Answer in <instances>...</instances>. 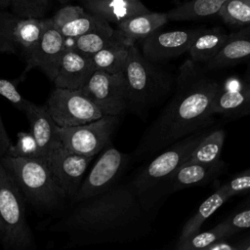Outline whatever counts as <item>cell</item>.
Instances as JSON below:
<instances>
[{"label": "cell", "instance_id": "cell-13", "mask_svg": "<svg viewBox=\"0 0 250 250\" xmlns=\"http://www.w3.org/2000/svg\"><path fill=\"white\" fill-rule=\"evenodd\" d=\"M201 29L156 30L142 40V54L151 62H161L179 57L188 51Z\"/></svg>", "mask_w": 250, "mask_h": 250}, {"label": "cell", "instance_id": "cell-19", "mask_svg": "<svg viewBox=\"0 0 250 250\" xmlns=\"http://www.w3.org/2000/svg\"><path fill=\"white\" fill-rule=\"evenodd\" d=\"M250 111V84L245 82L236 87H227L220 84L215 93L210 112L227 116H240Z\"/></svg>", "mask_w": 250, "mask_h": 250}, {"label": "cell", "instance_id": "cell-12", "mask_svg": "<svg viewBox=\"0 0 250 250\" xmlns=\"http://www.w3.org/2000/svg\"><path fill=\"white\" fill-rule=\"evenodd\" d=\"M94 156L67 150L61 144L46 159L50 170L64 190L66 197L74 198Z\"/></svg>", "mask_w": 250, "mask_h": 250}, {"label": "cell", "instance_id": "cell-41", "mask_svg": "<svg viewBox=\"0 0 250 250\" xmlns=\"http://www.w3.org/2000/svg\"><path fill=\"white\" fill-rule=\"evenodd\" d=\"M11 5V0H0V8H7Z\"/></svg>", "mask_w": 250, "mask_h": 250}, {"label": "cell", "instance_id": "cell-28", "mask_svg": "<svg viewBox=\"0 0 250 250\" xmlns=\"http://www.w3.org/2000/svg\"><path fill=\"white\" fill-rule=\"evenodd\" d=\"M58 29L64 38H75L89 32L108 31L113 28L104 19L85 11L82 15L62 24Z\"/></svg>", "mask_w": 250, "mask_h": 250}, {"label": "cell", "instance_id": "cell-9", "mask_svg": "<svg viewBox=\"0 0 250 250\" xmlns=\"http://www.w3.org/2000/svg\"><path fill=\"white\" fill-rule=\"evenodd\" d=\"M88 175L83 179L74 201L96 196L116 185L129 165L130 156L113 146H106Z\"/></svg>", "mask_w": 250, "mask_h": 250}, {"label": "cell", "instance_id": "cell-20", "mask_svg": "<svg viewBox=\"0 0 250 250\" xmlns=\"http://www.w3.org/2000/svg\"><path fill=\"white\" fill-rule=\"evenodd\" d=\"M82 2L89 13L115 24L149 12L141 0H82Z\"/></svg>", "mask_w": 250, "mask_h": 250}, {"label": "cell", "instance_id": "cell-2", "mask_svg": "<svg viewBox=\"0 0 250 250\" xmlns=\"http://www.w3.org/2000/svg\"><path fill=\"white\" fill-rule=\"evenodd\" d=\"M79 202L53 230L78 232L97 241L130 242L151 229L153 214L144 209L129 183Z\"/></svg>", "mask_w": 250, "mask_h": 250}, {"label": "cell", "instance_id": "cell-32", "mask_svg": "<svg viewBox=\"0 0 250 250\" xmlns=\"http://www.w3.org/2000/svg\"><path fill=\"white\" fill-rule=\"evenodd\" d=\"M15 15L26 19H43L48 8L49 0H11Z\"/></svg>", "mask_w": 250, "mask_h": 250}, {"label": "cell", "instance_id": "cell-31", "mask_svg": "<svg viewBox=\"0 0 250 250\" xmlns=\"http://www.w3.org/2000/svg\"><path fill=\"white\" fill-rule=\"evenodd\" d=\"M6 155L14 156V157L44 159L30 132H24V131H21L18 133L16 144L15 145L12 144Z\"/></svg>", "mask_w": 250, "mask_h": 250}, {"label": "cell", "instance_id": "cell-15", "mask_svg": "<svg viewBox=\"0 0 250 250\" xmlns=\"http://www.w3.org/2000/svg\"><path fill=\"white\" fill-rule=\"evenodd\" d=\"M95 70L96 68L90 56L72 48H66L59 62L52 81L55 87L81 89Z\"/></svg>", "mask_w": 250, "mask_h": 250}, {"label": "cell", "instance_id": "cell-7", "mask_svg": "<svg viewBox=\"0 0 250 250\" xmlns=\"http://www.w3.org/2000/svg\"><path fill=\"white\" fill-rule=\"evenodd\" d=\"M119 117L117 115H104L83 125L71 127L57 125V134L62 146L67 150L82 155L95 156L109 144L119 124Z\"/></svg>", "mask_w": 250, "mask_h": 250}, {"label": "cell", "instance_id": "cell-37", "mask_svg": "<svg viewBox=\"0 0 250 250\" xmlns=\"http://www.w3.org/2000/svg\"><path fill=\"white\" fill-rule=\"evenodd\" d=\"M11 146H12L11 139L5 129V126L0 114V158L7 154Z\"/></svg>", "mask_w": 250, "mask_h": 250}, {"label": "cell", "instance_id": "cell-25", "mask_svg": "<svg viewBox=\"0 0 250 250\" xmlns=\"http://www.w3.org/2000/svg\"><path fill=\"white\" fill-rule=\"evenodd\" d=\"M227 0H189L168 12V21H195L218 15Z\"/></svg>", "mask_w": 250, "mask_h": 250}, {"label": "cell", "instance_id": "cell-5", "mask_svg": "<svg viewBox=\"0 0 250 250\" xmlns=\"http://www.w3.org/2000/svg\"><path fill=\"white\" fill-rule=\"evenodd\" d=\"M0 162L31 204L54 208L66 197L44 159L5 155L0 158Z\"/></svg>", "mask_w": 250, "mask_h": 250}, {"label": "cell", "instance_id": "cell-27", "mask_svg": "<svg viewBox=\"0 0 250 250\" xmlns=\"http://www.w3.org/2000/svg\"><path fill=\"white\" fill-rule=\"evenodd\" d=\"M226 133L223 129L207 132L186 161L213 163L221 158Z\"/></svg>", "mask_w": 250, "mask_h": 250}, {"label": "cell", "instance_id": "cell-16", "mask_svg": "<svg viewBox=\"0 0 250 250\" xmlns=\"http://www.w3.org/2000/svg\"><path fill=\"white\" fill-rule=\"evenodd\" d=\"M22 112L29 122L30 134L46 161L49 155L62 144L57 134V125L45 105L38 106L27 101Z\"/></svg>", "mask_w": 250, "mask_h": 250}, {"label": "cell", "instance_id": "cell-26", "mask_svg": "<svg viewBox=\"0 0 250 250\" xmlns=\"http://www.w3.org/2000/svg\"><path fill=\"white\" fill-rule=\"evenodd\" d=\"M129 44L119 42L107 46L91 58L96 70H102L111 74H122L129 53Z\"/></svg>", "mask_w": 250, "mask_h": 250}, {"label": "cell", "instance_id": "cell-30", "mask_svg": "<svg viewBox=\"0 0 250 250\" xmlns=\"http://www.w3.org/2000/svg\"><path fill=\"white\" fill-rule=\"evenodd\" d=\"M218 15L229 25H250V0H227Z\"/></svg>", "mask_w": 250, "mask_h": 250}, {"label": "cell", "instance_id": "cell-29", "mask_svg": "<svg viewBox=\"0 0 250 250\" xmlns=\"http://www.w3.org/2000/svg\"><path fill=\"white\" fill-rule=\"evenodd\" d=\"M232 236L230 231L228 229L224 222L217 225L215 228L190 235L187 239L178 242L176 248L179 250H195V249H205L207 246L212 244L213 242L223 239L229 238Z\"/></svg>", "mask_w": 250, "mask_h": 250}, {"label": "cell", "instance_id": "cell-21", "mask_svg": "<svg viewBox=\"0 0 250 250\" xmlns=\"http://www.w3.org/2000/svg\"><path fill=\"white\" fill-rule=\"evenodd\" d=\"M167 21L166 13L149 11L118 22L116 29L129 45H133L158 30Z\"/></svg>", "mask_w": 250, "mask_h": 250}, {"label": "cell", "instance_id": "cell-38", "mask_svg": "<svg viewBox=\"0 0 250 250\" xmlns=\"http://www.w3.org/2000/svg\"><path fill=\"white\" fill-rule=\"evenodd\" d=\"M205 250H237L235 244L228 242L226 238L219 239L205 248Z\"/></svg>", "mask_w": 250, "mask_h": 250}, {"label": "cell", "instance_id": "cell-3", "mask_svg": "<svg viewBox=\"0 0 250 250\" xmlns=\"http://www.w3.org/2000/svg\"><path fill=\"white\" fill-rule=\"evenodd\" d=\"M207 128L181 139L158 152L129 182L144 209L153 214L169 196V184L178 168L188 158Z\"/></svg>", "mask_w": 250, "mask_h": 250}, {"label": "cell", "instance_id": "cell-8", "mask_svg": "<svg viewBox=\"0 0 250 250\" xmlns=\"http://www.w3.org/2000/svg\"><path fill=\"white\" fill-rule=\"evenodd\" d=\"M45 107L56 125L61 127L83 125L104 115L82 89L55 87Z\"/></svg>", "mask_w": 250, "mask_h": 250}, {"label": "cell", "instance_id": "cell-4", "mask_svg": "<svg viewBox=\"0 0 250 250\" xmlns=\"http://www.w3.org/2000/svg\"><path fill=\"white\" fill-rule=\"evenodd\" d=\"M127 97V111L145 116L169 95L175 79L172 74L146 60L136 44L129 46L123 70Z\"/></svg>", "mask_w": 250, "mask_h": 250}, {"label": "cell", "instance_id": "cell-11", "mask_svg": "<svg viewBox=\"0 0 250 250\" xmlns=\"http://www.w3.org/2000/svg\"><path fill=\"white\" fill-rule=\"evenodd\" d=\"M104 115H117L127 111V97L122 74L95 70L81 88Z\"/></svg>", "mask_w": 250, "mask_h": 250}, {"label": "cell", "instance_id": "cell-33", "mask_svg": "<svg viewBox=\"0 0 250 250\" xmlns=\"http://www.w3.org/2000/svg\"><path fill=\"white\" fill-rule=\"evenodd\" d=\"M0 97L6 99L15 107L21 111L28 101L21 95L14 82L2 77H0Z\"/></svg>", "mask_w": 250, "mask_h": 250}, {"label": "cell", "instance_id": "cell-22", "mask_svg": "<svg viewBox=\"0 0 250 250\" xmlns=\"http://www.w3.org/2000/svg\"><path fill=\"white\" fill-rule=\"evenodd\" d=\"M228 33L221 27L201 29L193 39L189 49V60L195 63L210 62L222 49Z\"/></svg>", "mask_w": 250, "mask_h": 250}, {"label": "cell", "instance_id": "cell-42", "mask_svg": "<svg viewBox=\"0 0 250 250\" xmlns=\"http://www.w3.org/2000/svg\"><path fill=\"white\" fill-rule=\"evenodd\" d=\"M0 237H1V228H0Z\"/></svg>", "mask_w": 250, "mask_h": 250}, {"label": "cell", "instance_id": "cell-14", "mask_svg": "<svg viewBox=\"0 0 250 250\" xmlns=\"http://www.w3.org/2000/svg\"><path fill=\"white\" fill-rule=\"evenodd\" d=\"M65 49V38L53 24L51 19H46L42 33L32 53L26 59L24 73L34 67H38L49 79L53 80L59 62Z\"/></svg>", "mask_w": 250, "mask_h": 250}, {"label": "cell", "instance_id": "cell-35", "mask_svg": "<svg viewBox=\"0 0 250 250\" xmlns=\"http://www.w3.org/2000/svg\"><path fill=\"white\" fill-rule=\"evenodd\" d=\"M223 222L232 235L241 229L250 228V207L233 214Z\"/></svg>", "mask_w": 250, "mask_h": 250}, {"label": "cell", "instance_id": "cell-34", "mask_svg": "<svg viewBox=\"0 0 250 250\" xmlns=\"http://www.w3.org/2000/svg\"><path fill=\"white\" fill-rule=\"evenodd\" d=\"M224 186L231 196L250 191V168L238 173Z\"/></svg>", "mask_w": 250, "mask_h": 250}, {"label": "cell", "instance_id": "cell-1", "mask_svg": "<svg viewBox=\"0 0 250 250\" xmlns=\"http://www.w3.org/2000/svg\"><path fill=\"white\" fill-rule=\"evenodd\" d=\"M175 86L169 104L140 140L134 152L136 159L158 153L213 122L210 105L220 86L215 78L207 76L197 63L188 60L180 66Z\"/></svg>", "mask_w": 250, "mask_h": 250}, {"label": "cell", "instance_id": "cell-24", "mask_svg": "<svg viewBox=\"0 0 250 250\" xmlns=\"http://www.w3.org/2000/svg\"><path fill=\"white\" fill-rule=\"evenodd\" d=\"M123 41L126 42L118 30L112 29L108 31H93L75 38H65V46L92 57L100 50Z\"/></svg>", "mask_w": 250, "mask_h": 250}, {"label": "cell", "instance_id": "cell-36", "mask_svg": "<svg viewBox=\"0 0 250 250\" xmlns=\"http://www.w3.org/2000/svg\"><path fill=\"white\" fill-rule=\"evenodd\" d=\"M85 10L80 6H65L60 9L52 18L51 21L53 24L58 28L62 24L65 23L66 21L82 15Z\"/></svg>", "mask_w": 250, "mask_h": 250}, {"label": "cell", "instance_id": "cell-18", "mask_svg": "<svg viewBox=\"0 0 250 250\" xmlns=\"http://www.w3.org/2000/svg\"><path fill=\"white\" fill-rule=\"evenodd\" d=\"M250 61V25L228 35L220 52L206 63V69L217 70Z\"/></svg>", "mask_w": 250, "mask_h": 250}, {"label": "cell", "instance_id": "cell-40", "mask_svg": "<svg viewBox=\"0 0 250 250\" xmlns=\"http://www.w3.org/2000/svg\"><path fill=\"white\" fill-rule=\"evenodd\" d=\"M244 81L250 84V61H248V64L244 72Z\"/></svg>", "mask_w": 250, "mask_h": 250}, {"label": "cell", "instance_id": "cell-23", "mask_svg": "<svg viewBox=\"0 0 250 250\" xmlns=\"http://www.w3.org/2000/svg\"><path fill=\"white\" fill-rule=\"evenodd\" d=\"M229 197H231V195L224 185L221 186L209 197H207L200 204L195 214L191 216L189 220L184 225L178 242L183 241L199 231L203 223L209 219Z\"/></svg>", "mask_w": 250, "mask_h": 250}, {"label": "cell", "instance_id": "cell-6", "mask_svg": "<svg viewBox=\"0 0 250 250\" xmlns=\"http://www.w3.org/2000/svg\"><path fill=\"white\" fill-rule=\"evenodd\" d=\"M0 242L7 249L31 248L34 240L26 222L21 191L0 162Z\"/></svg>", "mask_w": 250, "mask_h": 250}, {"label": "cell", "instance_id": "cell-10", "mask_svg": "<svg viewBox=\"0 0 250 250\" xmlns=\"http://www.w3.org/2000/svg\"><path fill=\"white\" fill-rule=\"evenodd\" d=\"M46 19H26L0 12V52L21 54L25 60L32 53Z\"/></svg>", "mask_w": 250, "mask_h": 250}, {"label": "cell", "instance_id": "cell-39", "mask_svg": "<svg viewBox=\"0 0 250 250\" xmlns=\"http://www.w3.org/2000/svg\"><path fill=\"white\" fill-rule=\"evenodd\" d=\"M235 245L237 250H250V236L240 240Z\"/></svg>", "mask_w": 250, "mask_h": 250}, {"label": "cell", "instance_id": "cell-43", "mask_svg": "<svg viewBox=\"0 0 250 250\" xmlns=\"http://www.w3.org/2000/svg\"><path fill=\"white\" fill-rule=\"evenodd\" d=\"M60 1H66V0H60Z\"/></svg>", "mask_w": 250, "mask_h": 250}, {"label": "cell", "instance_id": "cell-17", "mask_svg": "<svg viewBox=\"0 0 250 250\" xmlns=\"http://www.w3.org/2000/svg\"><path fill=\"white\" fill-rule=\"evenodd\" d=\"M225 162L218 160L213 163H199L185 161L176 171L169 184V195L180 189L205 185L225 169Z\"/></svg>", "mask_w": 250, "mask_h": 250}, {"label": "cell", "instance_id": "cell-44", "mask_svg": "<svg viewBox=\"0 0 250 250\" xmlns=\"http://www.w3.org/2000/svg\"><path fill=\"white\" fill-rule=\"evenodd\" d=\"M249 113H250V111H249Z\"/></svg>", "mask_w": 250, "mask_h": 250}]
</instances>
